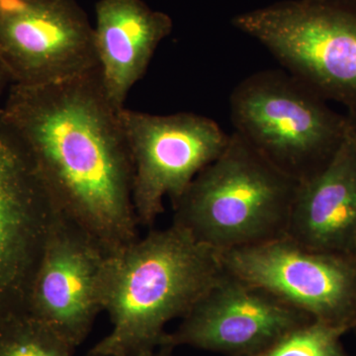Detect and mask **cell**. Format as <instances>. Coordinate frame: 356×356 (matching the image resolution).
<instances>
[{"instance_id": "cell-9", "label": "cell", "mask_w": 356, "mask_h": 356, "mask_svg": "<svg viewBox=\"0 0 356 356\" xmlns=\"http://www.w3.org/2000/svg\"><path fill=\"white\" fill-rule=\"evenodd\" d=\"M60 214L24 145L0 115V320L27 312Z\"/></svg>"}, {"instance_id": "cell-18", "label": "cell", "mask_w": 356, "mask_h": 356, "mask_svg": "<svg viewBox=\"0 0 356 356\" xmlns=\"http://www.w3.org/2000/svg\"><path fill=\"white\" fill-rule=\"evenodd\" d=\"M8 83H10V81H9L8 76H7L3 67L0 64V95H2V92H3L4 89H6Z\"/></svg>"}, {"instance_id": "cell-17", "label": "cell", "mask_w": 356, "mask_h": 356, "mask_svg": "<svg viewBox=\"0 0 356 356\" xmlns=\"http://www.w3.org/2000/svg\"><path fill=\"white\" fill-rule=\"evenodd\" d=\"M311 1L327 4V6L356 8V0H311Z\"/></svg>"}, {"instance_id": "cell-4", "label": "cell", "mask_w": 356, "mask_h": 356, "mask_svg": "<svg viewBox=\"0 0 356 356\" xmlns=\"http://www.w3.org/2000/svg\"><path fill=\"white\" fill-rule=\"evenodd\" d=\"M229 110L234 132L299 182L331 161L356 122L285 70L243 79L229 96Z\"/></svg>"}, {"instance_id": "cell-14", "label": "cell", "mask_w": 356, "mask_h": 356, "mask_svg": "<svg viewBox=\"0 0 356 356\" xmlns=\"http://www.w3.org/2000/svg\"><path fill=\"white\" fill-rule=\"evenodd\" d=\"M74 346L29 312L0 320V356H72Z\"/></svg>"}, {"instance_id": "cell-3", "label": "cell", "mask_w": 356, "mask_h": 356, "mask_svg": "<svg viewBox=\"0 0 356 356\" xmlns=\"http://www.w3.org/2000/svg\"><path fill=\"white\" fill-rule=\"evenodd\" d=\"M299 184L234 132L172 206L173 224L219 252L283 238Z\"/></svg>"}, {"instance_id": "cell-7", "label": "cell", "mask_w": 356, "mask_h": 356, "mask_svg": "<svg viewBox=\"0 0 356 356\" xmlns=\"http://www.w3.org/2000/svg\"><path fill=\"white\" fill-rule=\"evenodd\" d=\"M220 254L227 273L314 320L356 327V257L308 250L287 236Z\"/></svg>"}, {"instance_id": "cell-10", "label": "cell", "mask_w": 356, "mask_h": 356, "mask_svg": "<svg viewBox=\"0 0 356 356\" xmlns=\"http://www.w3.org/2000/svg\"><path fill=\"white\" fill-rule=\"evenodd\" d=\"M312 320L305 312L273 293L225 270L182 318L177 329L166 332L161 346L248 356Z\"/></svg>"}, {"instance_id": "cell-15", "label": "cell", "mask_w": 356, "mask_h": 356, "mask_svg": "<svg viewBox=\"0 0 356 356\" xmlns=\"http://www.w3.org/2000/svg\"><path fill=\"white\" fill-rule=\"evenodd\" d=\"M350 329L312 320L287 332L266 350L248 356H348L341 337Z\"/></svg>"}, {"instance_id": "cell-19", "label": "cell", "mask_w": 356, "mask_h": 356, "mask_svg": "<svg viewBox=\"0 0 356 356\" xmlns=\"http://www.w3.org/2000/svg\"><path fill=\"white\" fill-rule=\"evenodd\" d=\"M355 329H356V327H355Z\"/></svg>"}, {"instance_id": "cell-16", "label": "cell", "mask_w": 356, "mask_h": 356, "mask_svg": "<svg viewBox=\"0 0 356 356\" xmlns=\"http://www.w3.org/2000/svg\"><path fill=\"white\" fill-rule=\"evenodd\" d=\"M173 350L175 348L170 346H161L152 353H147V355H138V356H173ZM88 356H114V355H95V353H88Z\"/></svg>"}, {"instance_id": "cell-6", "label": "cell", "mask_w": 356, "mask_h": 356, "mask_svg": "<svg viewBox=\"0 0 356 356\" xmlns=\"http://www.w3.org/2000/svg\"><path fill=\"white\" fill-rule=\"evenodd\" d=\"M133 163V204L138 222L152 226L199 172L222 154L229 135L209 117L192 112L154 115L119 112Z\"/></svg>"}, {"instance_id": "cell-1", "label": "cell", "mask_w": 356, "mask_h": 356, "mask_svg": "<svg viewBox=\"0 0 356 356\" xmlns=\"http://www.w3.org/2000/svg\"><path fill=\"white\" fill-rule=\"evenodd\" d=\"M120 110L107 97L98 67L60 83L11 84L0 108L58 210L109 254L139 238Z\"/></svg>"}, {"instance_id": "cell-11", "label": "cell", "mask_w": 356, "mask_h": 356, "mask_svg": "<svg viewBox=\"0 0 356 356\" xmlns=\"http://www.w3.org/2000/svg\"><path fill=\"white\" fill-rule=\"evenodd\" d=\"M109 254L86 229L60 213L33 281L27 312L74 348L102 312V278Z\"/></svg>"}, {"instance_id": "cell-13", "label": "cell", "mask_w": 356, "mask_h": 356, "mask_svg": "<svg viewBox=\"0 0 356 356\" xmlns=\"http://www.w3.org/2000/svg\"><path fill=\"white\" fill-rule=\"evenodd\" d=\"M95 13V53L103 86L112 104L122 109L159 44L172 32V19L143 0H99Z\"/></svg>"}, {"instance_id": "cell-2", "label": "cell", "mask_w": 356, "mask_h": 356, "mask_svg": "<svg viewBox=\"0 0 356 356\" xmlns=\"http://www.w3.org/2000/svg\"><path fill=\"white\" fill-rule=\"evenodd\" d=\"M224 273L219 250L173 222L109 254L100 296L112 330L89 353L138 356L156 350L165 325L184 318Z\"/></svg>"}, {"instance_id": "cell-5", "label": "cell", "mask_w": 356, "mask_h": 356, "mask_svg": "<svg viewBox=\"0 0 356 356\" xmlns=\"http://www.w3.org/2000/svg\"><path fill=\"white\" fill-rule=\"evenodd\" d=\"M232 24L264 44L286 72L356 118V8L284 0Z\"/></svg>"}, {"instance_id": "cell-12", "label": "cell", "mask_w": 356, "mask_h": 356, "mask_svg": "<svg viewBox=\"0 0 356 356\" xmlns=\"http://www.w3.org/2000/svg\"><path fill=\"white\" fill-rule=\"evenodd\" d=\"M285 236L315 252L356 257V122L331 161L300 182Z\"/></svg>"}, {"instance_id": "cell-8", "label": "cell", "mask_w": 356, "mask_h": 356, "mask_svg": "<svg viewBox=\"0 0 356 356\" xmlns=\"http://www.w3.org/2000/svg\"><path fill=\"white\" fill-rule=\"evenodd\" d=\"M0 64L16 86L81 76L98 67L95 28L76 0H0Z\"/></svg>"}]
</instances>
